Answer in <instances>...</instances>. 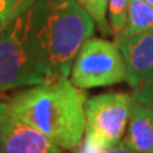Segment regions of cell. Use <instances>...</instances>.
<instances>
[{
  "label": "cell",
  "instance_id": "obj_17",
  "mask_svg": "<svg viewBox=\"0 0 153 153\" xmlns=\"http://www.w3.org/2000/svg\"><path fill=\"white\" fill-rule=\"evenodd\" d=\"M144 1H146V3H148L149 5H152V7H153V0H144Z\"/></svg>",
  "mask_w": 153,
  "mask_h": 153
},
{
  "label": "cell",
  "instance_id": "obj_16",
  "mask_svg": "<svg viewBox=\"0 0 153 153\" xmlns=\"http://www.w3.org/2000/svg\"><path fill=\"white\" fill-rule=\"evenodd\" d=\"M0 153H5V152H4V146H3V140H1V135H0Z\"/></svg>",
  "mask_w": 153,
  "mask_h": 153
},
{
  "label": "cell",
  "instance_id": "obj_13",
  "mask_svg": "<svg viewBox=\"0 0 153 153\" xmlns=\"http://www.w3.org/2000/svg\"><path fill=\"white\" fill-rule=\"evenodd\" d=\"M131 96L139 102L147 105L148 107H151L153 110V83L144 85L142 88L133 89Z\"/></svg>",
  "mask_w": 153,
  "mask_h": 153
},
{
  "label": "cell",
  "instance_id": "obj_10",
  "mask_svg": "<svg viewBox=\"0 0 153 153\" xmlns=\"http://www.w3.org/2000/svg\"><path fill=\"white\" fill-rule=\"evenodd\" d=\"M75 1L92 17L94 23L98 26V30L103 35H108L110 32H112L107 21L108 0H75Z\"/></svg>",
  "mask_w": 153,
  "mask_h": 153
},
{
  "label": "cell",
  "instance_id": "obj_11",
  "mask_svg": "<svg viewBox=\"0 0 153 153\" xmlns=\"http://www.w3.org/2000/svg\"><path fill=\"white\" fill-rule=\"evenodd\" d=\"M130 1L131 0H108V25L114 36L120 35L125 28Z\"/></svg>",
  "mask_w": 153,
  "mask_h": 153
},
{
  "label": "cell",
  "instance_id": "obj_6",
  "mask_svg": "<svg viewBox=\"0 0 153 153\" xmlns=\"http://www.w3.org/2000/svg\"><path fill=\"white\" fill-rule=\"evenodd\" d=\"M0 135L5 153H61L49 138L21 120L7 102L0 101Z\"/></svg>",
  "mask_w": 153,
  "mask_h": 153
},
{
  "label": "cell",
  "instance_id": "obj_14",
  "mask_svg": "<svg viewBox=\"0 0 153 153\" xmlns=\"http://www.w3.org/2000/svg\"><path fill=\"white\" fill-rule=\"evenodd\" d=\"M9 16V0H0V31L5 26Z\"/></svg>",
  "mask_w": 153,
  "mask_h": 153
},
{
  "label": "cell",
  "instance_id": "obj_1",
  "mask_svg": "<svg viewBox=\"0 0 153 153\" xmlns=\"http://www.w3.org/2000/svg\"><path fill=\"white\" fill-rule=\"evenodd\" d=\"M30 13V46L47 82L68 76L94 21L75 0H38Z\"/></svg>",
  "mask_w": 153,
  "mask_h": 153
},
{
  "label": "cell",
  "instance_id": "obj_9",
  "mask_svg": "<svg viewBox=\"0 0 153 153\" xmlns=\"http://www.w3.org/2000/svg\"><path fill=\"white\" fill-rule=\"evenodd\" d=\"M151 28H153V7L144 0H131L128 9L125 28L117 36L130 37Z\"/></svg>",
  "mask_w": 153,
  "mask_h": 153
},
{
  "label": "cell",
  "instance_id": "obj_15",
  "mask_svg": "<svg viewBox=\"0 0 153 153\" xmlns=\"http://www.w3.org/2000/svg\"><path fill=\"white\" fill-rule=\"evenodd\" d=\"M97 153H139V152L133 151L130 148H126L125 146H123L120 143L119 146H115L112 148H107V149H103V151L97 152Z\"/></svg>",
  "mask_w": 153,
  "mask_h": 153
},
{
  "label": "cell",
  "instance_id": "obj_2",
  "mask_svg": "<svg viewBox=\"0 0 153 153\" xmlns=\"http://www.w3.org/2000/svg\"><path fill=\"white\" fill-rule=\"evenodd\" d=\"M84 89L63 76L19 91L7 100L13 112L64 151H76L85 130Z\"/></svg>",
  "mask_w": 153,
  "mask_h": 153
},
{
  "label": "cell",
  "instance_id": "obj_8",
  "mask_svg": "<svg viewBox=\"0 0 153 153\" xmlns=\"http://www.w3.org/2000/svg\"><path fill=\"white\" fill-rule=\"evenodd\" d=\"M121 144L139 153H153V110L134 97Z\"/></svg>",
  "mask_w": 153,
  "mask_h": 153
},
{
  "label": "cell",
  "instance_id": "obj_12",
  "mask_svg": "<svg viewBox=\"0 0 153 153\" xmlns=\"http://www.w3.org/2000/svg\"><path fill=\"white\" fill-rule=\"evenodd\" d=\"M37 1L38 0H9V16L4 27H7L9 23H12L21 14L28 12Z\"/></svg>",
  "mask_w": 153,
  "mask_h": 153
},
{
  "label": "cell",
  "instance_id": "obj_5",
  "mask_svg": "<svg viewBox=\"0 0 153 153\" xmlns=\"http://www.w3.org/2000/svg\"><path fill=\"white\" fill-rule=\"evenodd\" d=\"M70 76L71 82L82 89L125 82L128 73L120 47L103 38H88L75 57Z\"/></svg>",
  "mask_w": 153,
  "mask_h": 153
},
{
  "label": "cell",
  "instance_id": "obj_4",
  "mask_svg": "<svg viewBox=\"0 0 153 153\" xmlns=\"http://www.w3.org/2000/svg\"><path fill=\"white\" fill-rule=\"evenodd\" d=\"M131 94L110 92L93 96L85 103V130L78 153H97L119 146L125 135Z\"/></svg>",
  "mask_w": 153,
  "mask_h": 153
},
{
  "label": "cell",
  "instance_id": "obj_7",
  "mask_svg": "<svg viewBox=\"0 0 153 153\" xmlns=\"http://www.w3.org/2000/svg\"><path fill=\"white\" fill-rule=\"evenodd\" d=\"M126 66L128 79L133 89L153 83V28L130 37L116 36Z\"/></svg>",
  "mask_w": 153,
  "mask_h": 153
},
{
  "label": "cell",
  "instance_id": "obj_3",
  "mask_svg": "<svg viewBox=\"0 0 153 153\" xmlns=\"http://www.w3.org/2000/svg\"><path fill=\"white\" fill-rule=\"evenodd\" d=\"M30 22L28 10L0 31V92L47 82L30 46Z\"/></svg>",
  "mask_w": 153,
  "mask_h": 153
}]
</instances>
